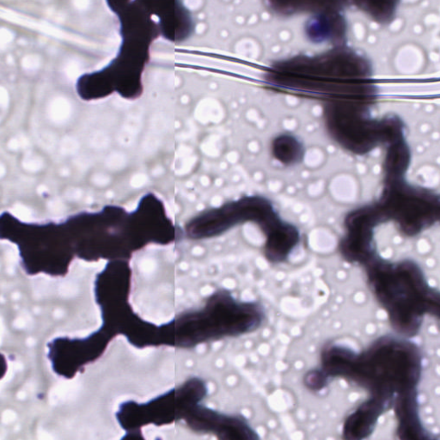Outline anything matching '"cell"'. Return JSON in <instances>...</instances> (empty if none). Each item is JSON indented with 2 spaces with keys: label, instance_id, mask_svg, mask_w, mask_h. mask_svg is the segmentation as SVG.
Instances as JSON below:
<instances>
[{
  "label": "cell",
  "instance_id": "6",
  "mask_svg": "<svg viewBox=\"0 0 440 440\" xmlns=\"http://www.w3.org/2000/svg\"><path fill=\"white\" fill-rule=\"evenodd\" d=\"M157 18L161 36L170 42L186 41L195 28L190 11L180 1H149Z\"/></svg>",
  "mask_w": 440,
  "mask_h": 440
},
{
  "label": "cell",
  "instance_id": "2",
  "mask_svg": "<svg viewBox=\"0 0 440 440\" xmlns=\"http://www.w3.org/2000/svg\"><path fill=\"white\" fill-rule=\"evenodd\" d=\"M440 197L434 191L408 183L404 172H385L381 196L372 204L350 211L339 250L349 263L362 264L378 251L374 229L393 221L405 236H414L440 220Z\"/></svg>",
  "mask_w": 440,
  "mask_h": 440
},
{
  "label": "cell",
  "instance_id": "3",
  "mask_svg": "<svg viewBox=\"0 0 440 440\" xmlns=\"http://www.w3.org/2000/svg\"><path fill=\"white\" fill-rule=\"evenodd\" d=\"M107 4L118 18L122 44L106 67L80 77L77 91L85 101L103 99L113 93L135 100L142 96L143 73L149 64L151 45L161 36L159 25L147 0H107Z\"/></svg>",
  "mask_w": 440,
  "mask_h": 440
},
{
  "label": "cell",
  "instance_id": "4",
  "mask_svg": "<svg viewBox=\"0 0 440 440\" xmlns=\"http://www.w3.org/2000/svg\"><path fill=\"white\" fill-rule=\"evenodd\" d=\"M363 267L371 291L386 310L396 333L412 338L425 315L440 318V293L414 260L393 262L378 256Z\"/></svg>",
  "mask_w": 440,
  "mask_h": 440
},
{
  "label": "cell",
  "instance_id": "8",
  "mask_svg": "<svg viewBox=\"0 0 440 440\" xmlns=\"http://www.w3.org/2000/svg\"><path fill=\"white\" fill-rule=\"evenodd\" d=\"M7 371V364L6 361L4 360V358L0 355V379L4 378V375Z\"/></svg>",
  "mask_w": 440,
  "mask_h": 440
},
{
  "label": "cell",
  "instance_id": "1",
  "mask_svg": "<svg viewBox=\"0 0 440 440\" xmlns=\"http://www.w3.org/2000/svg\"><path fill=\"white\" fill-rule=\"evenodd\" d=\"M270 90L325 101L371 107L377 88L370 64L347 48L315 57L296 56L274 63L264 77Z\"/></svg>",
  "mask_w": 440,
  "mask_h": 440
},
{
  "label": "cell",
  "instance_id": "7",
  "mask_svg": "<svg viewBox=\"0 0 440 440\" xmlns=\"http://www.w3.org/2000/svg\"><path fill=\"white\" fill-rule=\"evenodd\" d=\"M274 156L285 163H294L302 156V147L298 141L290 136H282L274 140Z\"/></svg>",
  "mask_w": 440,
  "mask_h": 440
},
{
  "label": "cell",
  "instance_id": "5",
  "mask_svg": "<svg viewBox=\"0 0 440 440\" xmlns=\"http://www.w3.org/2000/svg\"><path fill=\"white\" fill-rule=\"evenodd\" d=\"M368 110L369 107L354 104H326L324 116L329 133L356 154L368 153L380 143L390 146L404 139L403 125L398 118L374 121Z\"/></svg>",
  "mask_w": 440,
  "mask_h": 440
}]
</instances>
